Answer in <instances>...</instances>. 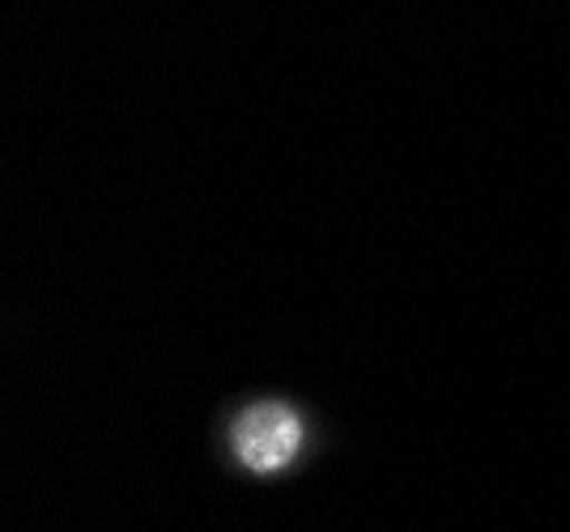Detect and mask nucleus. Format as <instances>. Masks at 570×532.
<instances>
[{
  "label": "nucleus",
  "instance_id": "f257e3e1",
  "mask_svg": "<svg viewBox=\"0 0 570 532\" xmlns=\"http://www.w3.org/2000/svg\"><path fill=\"white\" fill-rule=\"evenodd\" d=\"M303 447V422L282 401H261L235 422V452L256 473H277Z\"/></svg>",
  "mask_w": 570,
  "mask_h": 532
}]
</instances>
